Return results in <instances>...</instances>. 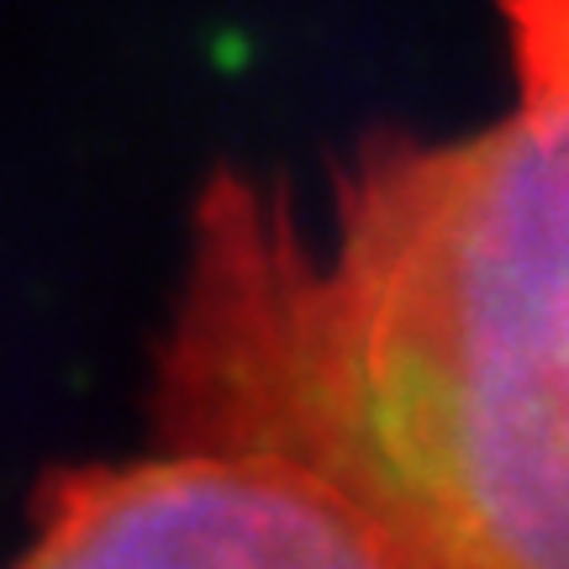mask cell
I'll return each instance as SVG.
<instances>
[{"instance_id":"cell-2","label":"cell","mask_w":569,"mask_h":569,"mask_svg":"<svg viewBox=\"0 0 569 569\" xmlns=\"http://www.w3.org/2000/svg\"><path fill=\"white\" fill-rule=\"evenodd\" d=\"M11 569H407L343 490L269 453L174 448L53 475Z\"/></svg>"},{"instance_id":"cell-1","label":"cell","mask_w":569,"mask_h":569,"mask_svg":"<svg viewBox=\"0 0 569 569\" xmlns=\"http://www.w3.org/2000/svg\"><path fill=\"white\" fill-rule=\"evenodd\" d=\"M517 106L369 138L306 243L280 184L217 174L159 417L343 490L407 569H569V0H501Z\"/></svg>"}]
</instances>
